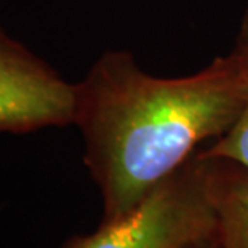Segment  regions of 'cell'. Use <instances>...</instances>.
<instances>
[{"instance_id":"obj_2","label":"cell","mask_w":248,"mask_h":248,"mask_svg":"<svg viewBox=\"0 0 248 248\" xmlns=\"http://www.w3.org/2000/svg\"><path fill=\"white\" fill-rule=\"evenodd\" d=\"M213 228L205 162L194 155L131 212L62 248H200L212 242Z\"/></svg>"},{"instance_id":"obj_5","label":"cell","mask_w":248,"mask_h":248,"mask_svg":"<svg viewBox=\"0 0 248 248\" xmlns=\"http://www.w3.org/2000/svg\"><path fill=\"white\" fill-rule=\"evenodd\" d=\"M239 53L242 64L245 69V99L239 117L231 128L221 135L218 141L207 151L200 152V157H212V159H224L239 163L248 170V8L244 15L240 26V32L237 37L235 48Z\"/></svg>"},{"instance_id":"obj_4","label":"cell","mask_w":248,"mask_h":248,"mask_svg":"<svg viewBox=\"0 0 248 248\" xmlns=\"http://www.w3.org/2000/svg\"><path fill=\"white\" fill-rule=\"evenodd\" d=\"M200 159L205 162L207 187L215 215L212 245L248 248V170L231 160Z\"/></svg>"},{"instance_id":"obj_1","label":"cell","mask_w":248,"mask_h":248,"mask_svg":"<svg viewBox=\"0 0 248 248\" xmlns=\"http://www.w3.org/2000/svg\"><path fill=\"white\" fill-rule=\"evenodd\" d=\"M245 83L235 50L176 78L146 74L128 51L99 58L76 85L74 124L103 194V221L131 212L192 159L199 142L224 135L244 108Z\"/></svg>"},{"instance_id":"obj_6","label":"cell","mask_w":248,"mask_h":248,"mask_svg":"<svg viewBox=\"0 0 248 248\" xmlns=\"http://www.w3.org/2000/svg\"><path fill=\"white\" fill-rule=\"evenodd\" d=\"M200 248H215V247L212 245V242H210V244H207V245H203V247H200Z\"/></svg>"},{"instance_id":"obj_3","label":"cell","mask_w":248,"mask_h":248,"mask_svg":"<svg viewBox=\"0 0 248 248\" xmlns=\"http://www.w3.org/2000/svg\"><path fill=\"white\" fill-rule=\"evenodd\" d=\"M76 104V85L0 29V131L74 124Z\"/></svg>"}]
</instances>
